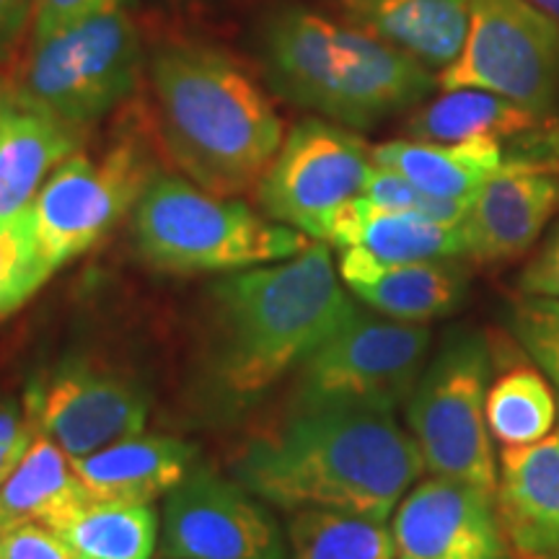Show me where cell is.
I'll list each match as a JSON object with an SVG mask.
<instances>
[{"mask_svg":"<svg viewBox=\"0 0 559 559\" xmlns=\"http://www.w3.org/2000/svg\"><path fill=\"white\" fill-rule=\"evenodd\" d=\"M353 309L324 241L290 260L226 272L207 290L202 379L210 402L241 412L262 400Z\"/></svg>","mask_w":559,"mask_h":559,"instance_id":"6da1fadb","label":"cell"},{"mask_svg":"<svg viewBox=\"0 0 559 559\" xmlns=\"http://www.w3.org/2000/svg\"><path fill=\"white\" fill-rule=\"evenodd\" d=\"M425 461L391 412L349 404H304L236 459V481L283 510L326 508L383 521Z\"/></svg>","mask_w":559,"mask_h":559,"instance_id":"7a4b0ae2","label":"cell"},{"mask_svg":"<svg viewBox=\"0 0 559 559\" xmlns=\"http://www.w3.org/2000/svg\"><path fill=\"white\" fill-rule=\"evenodd\" d=\"M148 75L166 151L194 185L221 198L260 185L283 145V122L239 62L174 41L153 52Z\"/></svg>","mask_w":559,"mask_h":559,"instance_id":"3957f363","label":"cell"},{"mask_svg":"<svg viewBox=\"0 0 559 559\" xmlns=\"http://www.w3.org/2000/svg\"><path fill=\"white\" fill-rule=\"evenodd\" d=\"M257 47L277 96L353 130L376 128L415 107L438 83L407 52L300 5L272 11Z\"/></svg>","mask_w":559,"mask_h":559,"instance_id":"277c9868","label":"cell"},{"mask_svg":"<svg viewBox=\"0 0 559 559\" xmlns=\"http://www.w3.org/2000/svg\"><path fill=\"white\" fill-rule=\"evenodd\" d=\"M132 239L148 267L174 275L236 272L290 260L313 239L234 198L153 174L132 207Z\"/></svg>","mask_w":559,"mask_h":559,"instance_id":"5b68a950","label":"cell"},{"mask_svg":"<svg viewBox=\"0 0 559 559\" xmlns=\"http://www.w3.org/2000/svg\"><path fill=\"white\" fill-rule=\"evenodd\" d=\"M492 353L474 330H453L425 366L407 400V425L432 477H449L495 495L492 436L485 404Z\"/></svg>","mask_w":559,"mask_h":559,"instance_id":"8992f818","label":"cell"},{"mask_svg":"<svg viewBox=\"0 0 559 559\" xmlns=\"http://www.w3.org/2000/svg\"><path fill=\"white\" fill-rule=\"evenodd\" d=\"M140 68V34L120 9L32 39L16 81L62 122L86 130L128 99Z\"/></svg>","mask_w":559,"mask_h":559,"instance_id":"52a82bcc","label":"cell"},{"mask_svg":"<svg viewBox=\"0 0 559 559\" xmlns=\"http://www.w3.org/2000/svg\"><path fill=\"white\" fill-rule=\"evenodd\" d=\"M430 340L425 324L355 306L293 370V407L349 404L394 415L428 366Z\"/></svg>","mask_w":559,"mask_h":559,"instance_id":"ba28073f","label":"cell"},{"mask_svg":"<svg viewBox=\"0 0 559 559\" xmlns=\"http://www.w3.org/2000/svg\"><path fill=\"white\" fill-rule=\"evenodd\" d=\"M438 86L479 88L536 117L559 107V21L526 0H472L469 32Z\"/></svg>","mask_w":559,"mask_h":559,"instance_id":"9c48e42d","label":"cell"},{"mask_svg":"<svg viewBox=\"0 0 559 559\" xmlns=\"http://www.w3.org/2000/svg\"><path fill=\"white\" fill-rule=\"evenodd\" d=\"M138 145H111L99 158L73 153L47 177L32 202L37 254L47 275L94 249L132 213L153 177Z\"/></svg>","mask_w":559,"mask_h":559,"instance_id":"30bf717a","label":"cell"},{"mask_svg":"<svg viewBox=\"0 0 559 559\" xmlns=\"http://www.w3.org/2000/svg\"><path fill=\"white\" fill-rule=\"evenodd\" d=\"M370 169L366 140L345 124L309 117L283 138L257 185V202L264 218L326 243L334 218L360 198Z\"/></svg>","mask_w":559,"mask_h":559,"instance_id":"8fae6325","label":"cell"},{"mask_svg":"<svg viewBox=\"0 0 559 559\" xmlns=\"http://www.w3.org/2000/svg\"><path fill=\"white\" fill-rule=\"evenodd\" d=\"M166 559H285L288 536L262 498L207 466H192L164 498Z\"/></svg>","mask_w":559,"mask_h":559,"instance_id":"7c38bea8","label":"cell"},{"mask_svg":"<svg viewBox=\"0 0 559 559\" xmlns=\"http://www.w3.org/2000/svg\"><path fill=\"white\" fill-rule=\"evenodd\" d=\"M148 407V391L138 379L86 358L62 360L26 396V412L37 430L70 459L143 432Z\"/></svg>","mask_w":559,"mask_h":559,"instance_id":"4fadbf2b","label":"cell"},{"mask_svg":"<svg viewBox=\"0 0 559 559\" xmlns=\"http://www.w3.org/2000/svg\"><path fill=\"white\" fill-rule=\"evenodd\" d=\"M391 534L396 559H515L495 495L449 477L412 487L396 506Z\"/></svg>","mask_w":559,"mask_h":559,"instance_id":"5bb4252c","label":"cell"},{"mask_svg":"<svg viewBox=\"0 0 559 559\" xmlns=\"http://www.w3.org/2000/svg\"><path fill=\"white\" fill-rule=\"evenodd\" d=\"M559 210V166L502 164L469 202L461 230L479 264L515 260L534 247Z\"/></svg>","mask_w":559,"mask_h":559,"instance_id":"9a60e30c","label":"cell"},{"mask_svg":"<svg viewBox=\"0 0 559 559\" xmlns=\"http://www.w3.org/2000/svg\"><path fill=\"white\" fill-rule=\"evenodd\" d=\"M83 132L0 75V223L32 205L47 177L79 153Z\"/></svg>","mask_w":559,"mask_h":559,"instance_id":"2e32d148","label":"cell"},{"mask_svg":"<svg viewBox=\"0 0 559 559\" xmlns=\"http://www.w3.org/2000/svg\"><path fill=\"white\" fill-rule=\"evenodd\" d=\"M495 502L515 559H559V428L502 449Z\"/></svg>","mask_w":559,"mask_h":559,"instance_id":"e0dca14e","label":"cell"},{"mask_svg":"<svg viewBox=\"0 0 559 559\" xmlns=\"http://www.w3.org/2000/svg\"><path fill=\"white\" fill-rule=\"evenodd\" d=\"M340 277L370 311L412 324L449 317L466 298V272L453 260L389 264L360 249H340Z\"/></svg>","mask_w":559,"mask_h":559,"instance_id":"ac0fdd59","label":"cell"},{"mask_svg":"<svg viewBox=\"0 0 559 559\" xmlns=\"http://www.w3.org/2000/svg\"><path fill=\"white\" fill-rule=\"evenodd\" d=\"M194 445L171 436H130L107 449L73 459L88 498L151 506L166 498L194 466Z\"/></svg>","mask_w":559,"mask_h":559,"instance_id":"d6986e66","label":"cell"},{"mask_svg":"<svg viewBox=\"0 0 559 559\" xmlns=\"http://www.w3.org/2000/svg\"><path fill=\"white\" fill-rule=\"evenodd\" d=\"M337 5L349 24L430 70L459 58L472 16V0H337Z\"/></svg>","mask_w":559,"mask_h":559,"instance_id":"ffe728a7","label":"cell"},{"mask_svg":"<svg viewBox=\"0 0 559 559\" xmlns=\"http://www.w3.org/2000/svg\"><path fill=\"white\" fill-rule=\"evenodd\" d=\"M326 243L337 249H360L389 264L466 257L461 226H443L412 213L376 207L362 198L340 210Z\"/></svg>","mask_w":559,"mask_h":559,"instance_id":"44dd1931","label":"cell"},{"mask_svg":"<svg viewBox=\"0 0 559 559\" xmlns=\"http://www.w3.org/2000/svg\"><path fill=\"white\" fill-rule=\"evenodd\" d=\"M376 166L409 179L423 192L445 200H472L485 181L506 164L498 138H472L461 143L389 140L370 151Z\"/></svg>","mask_w":559,"mask_h":559,"instance_id":"7402d4cb","label":"cell"},{"mask_svg":"<svg viewBox=\"0 0 559 559\" xmlns=\"http://www.w3.org/2000/svg\"><path fill=\"white\" fill-rule=\"evenodd\" d=\"M86 498L73 459L37 430L16 469L0 485V536L26 523L50 526Z\"/></svg>","mask_w":559,"mask_h":559,"instance_id":"603a6c76","label":"cell"},{"mask_svg":"<svg viewBox=\"0 0 559 559\" xmlns=\"http://www.w3.org/2000/svg\"><path fill=\"white\" fill-rule=\"evenodd\" d=\"M79 559H151L158 519L151 506L86 498L50 523Z\"/></svg>","mask_w":559,"mask_h":559,"instance_id":"cb8c5ba5","label":"cell"},{"mask_svg":"<svg viewBox=\"0 0 559 559\" xmlns=\"http://www.w3.org/2000/svg\"><path fill=\"white\" fill-rule=\"evenodd\" d=\"M542 117L531 115L519 104L479 88L445 91L407 122L412 140L428 143H461L472 138L508 140L534 128Z\"/></svg>","mask_w":559,"mask_h":559,"instance_id":"d4e9b609","label":"cell"},{"mask_svg":"<svg viewBox=\"0 0 559 559\" xmlns=\"http://www.w3.org/2000/svg\"><path fill=\"white\" fill-rule=\"evenodd\" d=\"M285 559H396L394 534L383 521L326 508L293 510Z\"/></svg>","mask_w":559,"mask_h":559,"instance_id":"484cf974","label":"cell"},{"mask_svg":"<svg viewBox=\"0 0 559 559\" xmlns=\"http://www.w3.org/2000/svg\"><path fill=\"white\" fill-rule=\"evenodd\" d=\"M487 430L502 449L536 443L555 430L557 402L547 376L531 366H515L500 373L487 389Z\"/></svg>","mask_w":559,"mask_h":559,"instance_id":"4316f807","label":"cell"},{"mask_svg":"<svg viewBox=\"0 0 559 559\" xmlns=\"http://www.w3.org/2000/svg\"><path fill=\"white\" fill-rule=\"evenodd\" d=\"M50 280L34 241L32 205L0 223V319L19 311Z\"/></svg>","mask_w":559,"mask_h":559,"instance_id":"83f0119b","label":"cell"},{"mask_svg":"<svg viewBox=\"0 0 559 559\" xmlns=\"http://www.w3.org/2000/svg\"><path fill=\"white\" fill-rule=\"evenodd\" d=\"M362 200H368L370 205L383 207V210H396V213H412L419 218H428L443 226H461L469 213L472 200H445L436 198V194L423 192L419 187L412 185L409 179H404L402 174L376 166L370 169V177L362 187Z\"/></svg>","mask_w":559,"mask_h":559,"instance_id":"f1b7e54d","label":"cell"},{"mask_svg":"<svg viewBox=\"0 0 559 559\" xmlns=\"http://www.w3.org/2000/svg\"><path fill=\"white\" fill-rule=\"evenodd\" d=\"M510 330L559 389V298L521 296L510 311Z\"/></svg>","mask_w":559,"mask_h":559,"instance_id":"f546056e","label":"cell"},{"mask_svg":"<svg viewBox=\"0 0 559 559\" xmlns=\"http://www.w3.org/2000/svg\"><path fill=\"white\" fill-rule=\"evenodd\" d=\"M130 0H34V34L32 39L47 37V34L66 29V26L83 21L96 13L120 11Z\"/></svg>","mask_w":559,"mask_h":559,"instance_id":"4dcf8cb0","label":"cell"},{"mask_svg":"<svg viewBox=\"0 0 559 559\" xmlns=\"http://www.w3.org/2000/svg\"><path fill=\"white\" fill-rule=\"evenodd\" d=\"M506 164L559 166V115L544 117L534 128L502 140Z\"/></svg>","mask_w":559,"mask_h":559,"instance_id":"1f68e13d","label":"cell"},{"mask_svg":"<svg viewBox=\"0 0 559 559\" xmlns=\"http://www.w3.org/2000/svg\"><path fill=\"white\" fill-rule=\"evenodd\" d=\"M0 559H79L45 523H26L0 536Z\"/></svg>","mask_w":559,"mask_h":559,"instance_id":"d6a6232c","label":"cell"},{"mask_svg":"<svg viewBox=\"0 0 559 559\" xmlns=\"http://www.w3.org/2000/svg\"><path fill=\"white\" fill-rule=\"evenodd\" d=\"M34 436H37V425L26 412V404L21 407L16 400L0 402V485L16 469Z\"/></svg>","mask_w":559,"mask_h":559,"instance_id":"836d02e7","label":"cell"},{"mask_svg":"<svg viewBox=\"0 0 559 559\" xmlns=\"http://www.w3.org/2000/svg\"><path fill=\"white\" fill-rule=\"evenodd\" d=\"M523 296L559 298V223L519 277Z\"/></svg>","mask_w":559,"mask_h":559,"instance_id":"e575fe53","label":"cell"},{"mask_svg":"<svg viewBox=\"0 0 559 559\" xmlns=\"http://www.w3.org/2000/svg\"><path fill=\"white\" fill-rule=\"evenodd\" d=\"M34 16V0H0V60H5Z\"/></svg>","mask_w":559,"mask_h":559,"instance_id":"d590c367","label":"cell"},{"mask_svg":"<svg viewBox=\"0 0 559 559\" xmlns=\"http://www.w3.org/2000/svg\"><path fill=\"white\" fill-rule=\"evenodd\" d=\"M526 3L534 5L536 11L547 13V16L559 21V0H526Z\"/></svg>","mask_w":559,"mask_h":559,"instance_id":"8d00e7d4","label":"cell"}]
</instances>
